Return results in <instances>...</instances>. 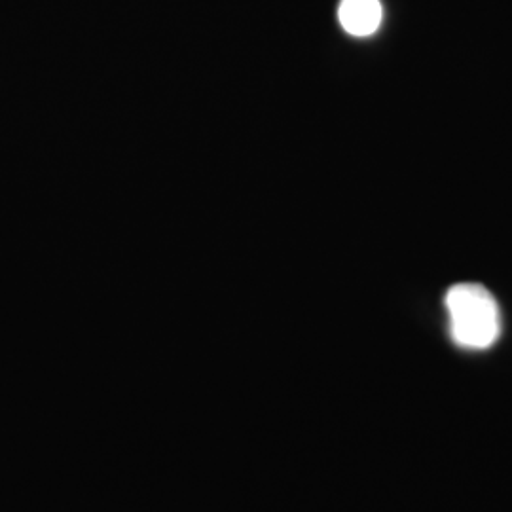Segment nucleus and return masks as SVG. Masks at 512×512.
<instances>
[{
  "mask_svg": "<svg viewBox=\"0 0 512 512\" xmlns=\"http://www.w3.org/2000/svg\"><path fill=\"white\" fill-rule=\"evenodd\" d=\"M450 334L459 348L488 349L501 334V313L494 294L478 283H458L446 298Z\"/></svg>",
  "mask_w": 512,
  "mask_h": 512,
  "instance_id": "nucleus-1",
  "label": "nucleus"
},
{
  "mask_svg": "<svg viewBox=\"0 0 512 512\" xmlns=\"http://www.w3.org/2000/svg\"><path fill=\"white\" fill-rule=\"evenodd\" d=\"M338 18L349 35L370 37L382 23V4L380 0H342Z\"/></svg>",
  "mask_w": 512,
  "mask_h": 512,
  "instance_id": "nucleus-2",
  "label": "nucleus"
}]
</instances>
